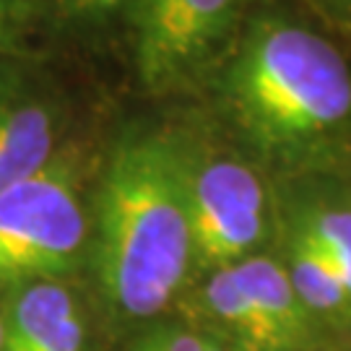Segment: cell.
Instances as JSON below:
<instances>
[{"mask_svg":"<svg viewBox=\"0 0 351 351\" xmlns=\"http://www.w3.org/2000/svg\"><path fill=\"white\" fill-rule=\"evenodd\" d=\"M97 263L120 313L149 317L193 265L182 138L130 130L112 149L97 195Z\"/></svg>","mask_w":351,"mask_h":351,"instance_id":"2","label":"cell"},{"mask_svg":"<svg viewBox=\"0 0 351 351\" xmlns=\"http://www.w3.org/2000/svg\"><path fill=\"white\" fill-rule=\"evenodd\" d=\"M58 114L19 68H0V193L42 172L55 156Z\"/></svg>","mask_w":351,"mask_h":351,"instance_id":"6","label":"cell"},{"mask_svg":"<svg viewBox=\"0 0 351 351\" xmlns=\"http://www.w3.org/2000/svg\"><path fill=\"white\" fill-rule=\"evenodd\" d=\"M0 351H3V320H0Z\"/></svg>","mask_w":351,"mask_h":351,"instance_id":"16","label":"cell"},{"mask_svg":"<svg viewBox=\"0 0 351 351\" xmlns=\"http://www.w3.org/2000/svg\"><path fill=\"white\" fill-rule=\"evenodd\" d=\"M206 310L237 351H287L261 310L242 291L232 265L211 271L206 281Z\"/></svg>","mask_w":351,"mask_h":351,"instance_id":"10","label":"cell"},{"mask_svg":"<svg viewBox=\"0 0 351 351\" xmlns=\"http://www.w3.org/2000/svg\"><path fill=\"white\" fill-rule=\"evenodd\" d=\"M287 221L289 232L313 242L326 255L351 297V195L326 190L297 193Z\"/></svg>","mask_w":351,"mask_h":351,"instance_id":"9","label":"cell"},{"mask_svg":"<svg viewBox=\"0 0 351 351\" xmlns=\"http://www.w3.org/2000/svg\"><path fill=\"white\" fill-rule=\"evenodd\" d=\"M32 11V0H0V52H8L21 37Z\"/></svg>","mask_w":351,"mask_h":351,"instance_id":"13","label":"cell"},{"mask_svg":"<svg viewBox=\"0 0 351 351\" xmlns=\"http://www.w3.org/2000/svg\"><path fill=\"white\" fill-rule=\"evenodd\" d=\"M50 3L63 21L86 29L110 24L120 13H128L130 5V0H50Z\"/></svg>","mask_w":351,"mask_h":351,"instance_id":"12","label":"cell"},{"mask_svg":"<svg viewBox=\"0 0 351 351\" xmlns=\"http://www.w3.org/2000/svg\"><path fill=\"white\" fill-rule=\"evenodd\" d=\"M3 351H84V320L55 281L26 287L3 323Z\"/></svg>","mask_w":351,"mask_h":351,"instance_id":"7","label":"cell"},{"mask_svg":"<svg viewBox=\"0 0 351 351\" xmlns=\"http://www.w3.org/2000/svg\"><path fill=\"white\" fill-rule=\"evenodd\" d=\"M320 24L351 37V0H300Z\"/></svg>","mask_w":351,"mask_h":351,"instance_id":"14","label":"cell"},{"mask_svg":"<svg viewBox=\"0 0 351 351\" xmlns=\"http://www.w3.org/2000/svg\"><path fill=\"white\" fill-rule=\"evenodd\" d=\"M208 78L232 130L284 169L323 167L349 143L351 65L307 19L247 13Z\"/></svg>","mask_w":351,"mask_h":351,"instance_id":"1","label":"cell"},{"mask_svg":"<svg viewBox=\"0 0 351 351\" xmlns=\"http://www.w3.org/2000/svg\"><path fill=\"white\" fill-rule=\"evenodd\" d=\"M193 263L221 271L242 263L268 234L271 195L261 172L232 154L182 141Z\"/></svg>","mask_w":351,"mask_h":351,"instance_id":"3","label":"cell"},{"mask_svg":"<svg viewBox=\"0 0 351 351\" xmlns=\"http://www.w3.org/2000/svg\"><path fill=\"white\" fill-rule=\"evenodd\" d=\"M208 351H229V349H226V346H224V343H221V341H216V339H213V343H211V346H208Z\"/></svg>","mask_w":351,"mask_h":351,"instance_id":"15","label":"cell"},{"mask_svg":"<svg viewBox=\"0 0 351 351\" xmlns=\"http://www.w3.org/2000/svg\"><path fill=\"white\" fill-rule=\"evenodd\" d=\"M252 0H130L128 21L141 84L172 91L211 73Z\"/></svg>","mask_w":351,"mask_h":351,"instance_id":"5","label":"cell"},{"mask_svg":"<svg viewBox=\"0 0 351 351\" xmlns=\"http://www.w3.org/2000/svg\"><path fill=\"white\" fill-rule=\"evenodd\" d=\"M287 274L300 294L302 304L315 320L326 317L336 323L351 320V297L341 284L339 274L326 261V255L313 242L289 232V263Z\"/></svg>","mask_w":351,"mask_h":351,"instance_id":"11","label":"cell"},{"mask_svg":"<svg viewBox=\"0 0 351 351\" xmlns=\"http://www.w3.org/2000/svg\"><path fill=\"white\" fill-rule=\"evenodd\" d=\"M242 291L261 310L287 351H304L313 341L315 317L302 304L297 289L287 274V265L265 255H250L232 265Z\"/></svg>","mask_w":351,"mask_h":351,"instance_id":"8","label":"cell"},{"mask_svg":"<svg viewBox=\"0 0 351 351\" xmlns=\"http://www.w3.org/2000/svg\"><path fill=\"white\" fill-rule=\"evenodd\" d=\"M86 242V213L68 159L0 193V281L65 274Z\"/></svg>","mask_w":351,"mask_h":351,"instance_id":"4","label":"cell"}]
</instances>
